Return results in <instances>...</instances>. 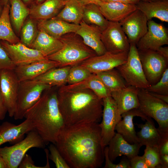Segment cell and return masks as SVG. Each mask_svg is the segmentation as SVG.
<instances>
[{"label": "cell", "mask_w": 168, "mask_h": 168, "mask_svg": "<svg viewBox=\"0 0 168 168\" xmlns=\"http://www.w3.org/2000/svg\"><path fill=\"white\" fill-rule=\"evenodd\" d=\"M71 67L65 66L52 68L34 80L51 87L62 86L67 83Z\"/></svg>", "instance_id": "obj_31"}, {"label": "cell", "mask_w": 168, "mask_h": 168, "mask_svg": "<svg viewBox=\"0 0 168 168\" xmlns=\"http://www.w3.org/2000/svg\"><path fill=\"white\" fill-rule=\"evenodd\" d=\"M141 129L137 133L139 143L142 146H149L158 148L161 138V133L156 128L151 119L145 123L136 124Z\"/></svg>", "instance_id": "obj_28"}, {"label": "cell", "mask_w": 168, "mask_h": 168, "mask_svg": "<svg viewBox=\"0 0 168 168\" xmlns=\"http://www.w3.org/2000/svg\"><path fill=\"white\" fill-rule=\"evenodd\" d=\"M62 0L65 3L66 2H67L70 0Z\"/></svg>", "instance_id": "obj_59"}, {"label": "cell", "mask_w": 168, "mask_h": 168, "mask_svg": "<svg viewBox=\"0 0 168 168\" xmlns=\"http://www.w3.org/2000/svg\"><path fill=\"white\" fill-rule=\"evenodd\" d=\"M138 89L132 86H127L111 92V96L116 104L120 115L129 110L138 108Z\"/></svg>", "instance_id": "obj_23"}, {"label": "cell", "mask_w": 168, "mask_h": 168, "mask_svg": "<svg viewBox=\"0 0 168 168\" xmlns=\"http://www.w3.org/2000/svg\"><path fill=\"white\" fill-rule=\"evenodd\" d=\"M152 95L156 98L168 103V95H164L149 92Z\"/></svg>", "instance_id": "obj_48"}, {"label": "cell", "mask_w": 168, "mask_h": 168, "mask_svg": "<svg viewBox=\"0 0 168 168\" xmlns=\"http://www.w3.org/2000/svg\"><path fill=\"white\" fill-rule=\"evenodd\" d=\"M135 5L137 9L145 15L148 21L156 18L168 22V0L151 2L140 0Z\"/></svg>", "instance_id": "obj_27"}, {"label": "cell", "mask_w": 168, "mask_h": 168, "mask_svg": "<svg viewBox=\"0 0 168 168\" xmlns=\"http://www.w3.org/2000/svg\"><path fill=\"white\" fill-rule=\"evenodd\" d=\"M10 3L9 17L14 30L19 33L26 19L29 15L30 9L22 0H9Z\"/></svg>", "instance_id": "obj_32"}, {"label": "cell", "mask_w": 168, "mask_h": 168, "mask_svg": "<svg viewBox=\"0 0 168 168\" xmlns=\"http://www.w3.org/2000/svg\"><path fill=\"white\" fill-rule=\"evenodd\" d=\"M63 44L59 38L53 37L44 31L39 30L29 47L36 49L47 57L60 49Z\"/></svg>", "instance_id": "obj_26"}, {"label": "cell", "mask_w": 168, "mask_h": 168, "mask_svg": "<svg viewBox=\"0 0 168 168\" xmlns=\"http://www.w3.org/2000/svg\"><path fill=\"white\" fill-rule=\"evenodd\" d=\"M147 31L136 45L138 50L157 51L168 44V31L163 24L151 20L148 21Z\"/></svg>", "instance_id": "obj_14"}, {"label": "cell", "mask_w": 168, "mask_h": 168, "mask_svg": "<svg viewBox=\"0 0 168 168\" xmlns=\"http://www.w3.org/2000/svg\"><path fill=\"white\" fill-rule=\"evenodd\" d=\"M1 42L16 66L48 59L39 51L21 42L14 44L4 41L1 40Z\"/></svg>", "instance_id": "obj_16"}, {"label": "cell", "mask_w": 168, "mask_h": 168, "mask_svg": "<svg viewBox=\"0 0 168 168\" xmlns=\"http://www.w3.org/2000/svg\"><path fill=\"white\" fill-rule=\"evenodd\" d=\"M96 74L111 92L128 86L116 68Z\"/></svg>", "instance_id": "obj_35"}, {"label": "cell", "mask_w": 168, "mask_h": 168, "mask_svg": "<svg viewBox=\"0 0 168 168\" xmlns=\"http://www.w3.org/2000/svg\"><path fill=\"white\" fill-rule=\"evenodd\" d=\"M164 57L168 59V47H160L156 51Z\"/></svg>", "instance_id": "obj_49"}, {"label": "cell", "mask_w": 168, "mask_h": 168, "mask_svg": "<svg viewBox=\"0 0 168 168\" xmlns=\"http://www.w3.org/2000/svg\"><path fill=\"white\" fill-rule=\"evenodd\" d=\"M161 133V140L158 147L160 155L168 154V132Z\"/></svg>", "instance_id": "obj_44"}, {"label": "cell", "mask_w": 168, "mask_h": 168, "mask_svg": "<svg viewBox=\"0 0 168 168\" xmlns=\"http://www.w3.org/2000/svg\"><path fill=\"white\" fill-rule=\"evenodd\" d=\"M102 100V119L99 125L100 128L101 143L105 148L114 136L115 126L122 117L111 96L104 98Z\"/></svg>", "instance_id": "obj_10"}, {"label": "cell", "mask_w": 168, "mask_h": 168, "mask_svg": "<svg viewBox=\"0 0 168 168\" xmlns=\"http://www.w3.org/2000/svg\"><path fill=\"white\" fill-rule=\"evenodd\" d=\"M121 116L122 118L117 123L115 130L129 143H139L133 123V118L135 116H138L144 121L151 118L145 115L138 108L125 112Z\"/></svg>", "instance_id": "obj_17"}, {"label": "cell", "mask_w": 168, "mask_h": 168, "mask_svg": "<svg viewBox=\"0 0 168 168\" xmlns=\"http://www.w3.org/2000/svg\"><path fill=\"white\" fill-rule=\"evenodd\" d=\"M7 110L0 92V120H3Z\"/></svg>", "instance_id": "obj_46"}, {"label": "cell", "mask_w": 168, "mask_h": 168, "mask_svg": "<svg viewBox=\"0 0 168 168\" xmlns=\"http://www.w3.org/2000/svg\"><path fill=\"white\" fill-rule=\"evenodd\" d=\"M59 38L63 44V47L47 58L58 62L60 67L79 64L96 55L93 50L84 43L80 37L75 33H68Z\"/></svg>", "instance_id": "obj_4"}, {"label": "cell", "mask_w": 168, "mask_h": 168, "mask_svg": "<svg viewBox=\"0 0 168 168\" xmlns=\"http://www.w3.org/2000/svg\"><path fill=\"white\" fill-rule=\"evenodd\" d=\"M18 167L19 168H49L50 166L49 164L47 163H46V165L44 166H35L31 156L26 154L20 163Z\"/></svg>", "instance_id": "obj_43"}, {"label": "cell", "mask_w": 168, "mask_h": 168, "mask_svg": "<svg viewBox=\"0 0 168 168\" xmlns=\"http://www.w3.org/2000/svg\"><path fill=\"white\" fill-rule=\"evenodd\" d=\"M98 6L105 18L114 22H120L137 9L136 5L131 3L101 2Z\"/></svg>", "instance_id": "obj_22"}, {"label": "cell", "mask_w": 168, "mask_h": 168, "mask_svg": "<svg viewBox=\"0 0 168 168\" xmlns=\"http://www.w3.org/2000/svg\"><path fill=\"white\" fill-rule=\"evenodd\" d=\"M0 168H7L6 163L3 158L0 155Z\"/></svg>", "instance_id": "obj_52"}, {"label": "cell", "mask_w": 168, "mask_h": 168, "mask_svg": "<svg viewBox=\"0 0 168 168\" xmlns=\"http://www.w3.org/2000/svg\"><path fill=\"white\" fill-rule=\"evenodd\" d=\"M101 2H122L126 3H132L128 0H100Z\"/></svg>", "instance_id": "obj_51"}, {"label": "cell", "mask_w": 168, "mask_h": 168, "mask_svg": "<svg viewBox=\"0 0 168 168\" xmlns=\"http://www.w3.org/2000/svg\"><path fill=\"white\" fill-rule=\"evenodd\" d=\"M83 4L86 5L89 4H94L98 5L101 2L100 0H81Z\"/></svg>", "instance_id": "obj_50"}, {"label": "cell", "mask_w": 168, "mask_h": 168, "mask_svg": "<svg viewBox=\"0 0 168 168\" xmlns=\"http://www.w3.org/2000/svg\"><path fill=\"white\" fill-rule=\"evenodd\" d=\"M168 168V154L160 155L159 163L156 168Z\"/></svg>", "instance_id": "obj_47"}, {"label": "cell", "mask_w": 168, "mask_h": 168, "mask_svg": "<svg viewBox=\"0 0 168 168\" xmlns=\"http://www.w3.org/2000/svg\"><path fill=\"white\" fill-rule=\"evenodd\" d=\"M142 1L144 2H155L159 1H161L162 0H141Z\"/></svg>", "instance_id": "obj_55"}, {"label": "cell", "mask_w": 168, "mask_h": 168, "mask_svg": "<svg viewBox=\"0 0 168 168\" xmlns=\"http://www.w3.org/2000/svg\"><path fill=\"white\" fill-rule=\"evenodd\" d=\"M128 86L146 89L150 84L144 75L136 45L130 44L127 60L115 68Z\"/></svg>", "instance_id": "obj_7"}, {"label": "cell", "mask_w": 168, "mask_h": 168, "mask_svg": "<svg viewBox=\"0 0 168 168\" xmlns=\"http://www.w3.org/2000/svg\"><path fill=\"white\" fill-rule=\"evenodd\" d=\"M138 109L147 117L157 123L158 128L168 132V103L156 98L143 89H138Z\"/></svg>", "instance_id": "obj_6"}, {"label": "cell", "mask_w": 168, "mask_h": 168, "mask_svg": "<svg viewBox=\"0 0 168 168\" xmlns=\"http://www.w3.org/2000/svg\"><path fill=\"white\" fill-rule=\"evenodd\" d=\"M147 22L145 15L137 9L119 22L130 44L136 45L147 31Z\"/></svg>", "instance_id": "obj_15"}, {"label": "cell", "mask_w": 168, "mask_h": 168, "mask_svg": "<svg viewBox=\"0 0 168 168\" xmlns=\"http://www.w3.org/2000/svg\"><path fill=\"white\" fill-rule=\"evenodd\" d=\"M58 87V107L65 125L98 123L102 116V99L89 89Z\"/></svg>", "instance_id": "obj_2"}, {"label": "cell", "mask_w": 168, "mask_h": 168, "mask_svg": "<svg viewBox=\"0 0 168 168\" xmlns=\"http://www.w3.org/2000/svg\"><path fill=\"white\" fill-rule=\"evenodd\" d=\"M20 42L29 47L35 40L38 32L36 24L30 18L25 21L21 30Z\"/></svg>", "instance_id": "obj_36"}, {"label": "cell", "mask_w": 168, "mask_h": 168, "mask_svg": "<svg viewBox=\"0 0 168 168\" xmlns=\"http://www.w3.org/2000/svg\"><path fill=\"white\" fill-rule=\"evenodd\" d=\"M145 77L150 85L157 83L168 68V59L156 51L138 50Z\"/></svg>", "instance_id": "obj_9"}, {"label": "cell", "mask_w": 168, "mask_h": 168, "mask_svg": "<svg viewBox=\"0 0 168 168\" xmlns=\"http://www.w3.org/2000/svg\"><path fill=\"white\" fill-rule=\"evenodd\" d=\"M143 156L149 168H156L159 163L160 154L157 148L146 146Z\"/></svg>", "instance_id": "obj_38"}, {"label": "cell", "mask_w": 168, "mask_h": 168, "mask_svg": "<svg viewBox=\"0 0 168 168\" xmlns=\"http://www.w3.org/2000/svg\"><path fill=\"white\" fill-rule=\"evenodd\" d=\"M50 155L49 158L55 164L57 168H70L55 145L51 144L49 147Z\"/></svg>", "instance_id": "obj_40"}, {"label": "cell", "mask_w": 168, "mask_h": 168, "mask_svg": "<svg viewBox=\"0 0 168 168\" xmlns=\"http://www.w3.org/2000/svg\"><path fill=\"white\" fill-rule=\"evenodd\" d=\"M24 118L31 121L34 130L45 143L55 144L58 134L65 125L58 107L57 90L54 87L45 90L27 110Z\"/></svg>", "instance_id": "obj_3"}, {"label": "cell", "mask_w": 168, "mask_h": 168, "mask_svg": "<svg viewBox=\"0 0 168 168\" xmlns=\"http://www.w3.org/2000/svg\"><path fill=\"white\" fill-rule=\"evenodd\" d=\"M92 73L80 64L71 66L67 80V83L71 85L80 82L89 77Z\"/></svg>", "instance_id": "obj_37"}, {"label": "cell", "mask_w": 168, "mask_h": 168, "mask_svg": "<svg viewBox=\"0 0 168 168\" xmlns=\"http://www.w3.org/2000/svg\"><path fill=\"white\" fill-rule=\"evenodd\" d=\"M128 53L114 54L106 51L102 55L89 58L80 64L91 73L96 74L115 68L125 63Z\"/></svg>", "instance_id": "obj_13"}, {"label": "cell", "mask_w": 168, "mask_h": 168, "mask_svg": "<svg viewBox=\"0 0 168 168\" xmlns=\"http://www.w3.org/2000/svg\"><path fill=\"white\" fill-rule=\"evenodd\" d=\"M9 2V0H0V3L3 6H4L8 4Z\"/></svg>", "instance_id": "obj_53"}, {"label": "cell", "mask_w": 168, "mask_h": 168, "mask_svg": "<svg viewBox=\"0 0 168 168\" xmlns=\"http://www.w3.org/2000/svg\"><path fill=\"white\" fill-rule=\"evenodd\" d=\"M75 33L82 38L84 43L100 55L107 51L101 39L102 30L98 27L88 25L83 21L79 24Z\"/></svg>", "instance_id": "obj_19"}, {"label": "cell", "mask_w": 168, "mask_h": 168, "mask_svg": "<svg viewBox=\"0 0 168 168\" xmlns=\"http://www.w3.org/2000/svg\"><path fill=\"white\" fill-rule=\"evenodd\" d=\"M1 5L0 3V16H1V13H2V8H1Z\"/></svg>", "instance_id": "obj_58"}, {"label": "cell", "mask_w": 168, "mask_h": 168, "mask_svg": "<svg viewBox=\"0 0 168 168\" xmlns=\"http://www.w3.org/2000/svg\"><path fill=\"white\" fill-rule=\"evenodd\" d=\"M15 67L0 41V70L5 69L14 70Z\"/></svg>", "instance_id": "obj_41"}, {"label": "cell", "mask_w": 168, "mask_h": 168, "mask_svg": "<svg viewBox=\"0 0 168 168\" xmlns=\"http://www.w3.org/2000/svg\"><path fill=\"white\" fill-rule=\"evenodd\" d=\"M33 130L34 126L28 119L17 125L5 122L0 126V146L7 142L20 141L25 134Z\"/></svg>", "instance_id": "obj_21"}, {"label": "cell", "mask_w": 168, "mask_h": 168, "mask_svg": "<svg viewBox=\"0 0 168 168\" xmlns=\"http://www.w3.org/2000/svg\"><path fill=\"white\" fill-rule=\"evenodd\" d=\"M19 83L14 70H0V92L11 117L14 116L16 110Z\"/></svg>", "instance_id": "obj_11"}, {"label": "cell", "mask_w": 168, "mask_h": 168, "mask_svg": "<svg viewBox=\"0 0 168 168\" xmlns=\"http://www.w3.org/2000/svg\"><path fill=\"white\" fill-rule=\"evenodd\" d=\"M85 5L81 0H70L55 17L68 23L79 25L82 21Z\"/></svg>", "instance_id": "obj_29"}, {"label": "cell", "mask_w": 168, "mask_h": 168, "mask_svg": "<svg viewBox=\"0 0 168 168\" xmlns=\"http://www.w3.org/2000/svg\"><path fill=\"white\" fill-rule=\"evenodd\" d=\"M65 3L62 0H45L33 5L30 9L29 15L32 19L48 20L56 16Z\"/></svg>", "instance_id": "obj_25"}, {"label": "cell", "mask_w": 168, "mask_h": 168, "mask_svg": "<svg viewBox=\"0 0 168 168\" xmlns=\"http://www.w3.org/2000/svg\"><path fill=\"white\" fill-rule=\"evenodd\" d=\"M145 90L150 92L168 95V68L165 70L157 83L150 85Z\"/></svg>", "instance_id": "obj_39"}, {"label": "cell", "mask_w": 168, "mask_h": 168, "mask_svg": "<svg viewBox=\"0 0 168 168\" xmlns=\"http://www.w3.org/2000/svg\"><path fill=\"white\" fill-rule=\"evenodd\" d=\"M10 5L3 6L0 16V40L14 44L20 42L13 29L9 17Z\"/></svg>", "instance_id": "obj_33"}, {"label": "cell", "mask_w": 168, "mask_h": 168, "mask_svg": "<svg viewBox=\"0 0 168 168\" xmlns=\"http://www.w3.org/2000/svg\"><path fill=\"white\" fill-rule=\"evenodd\" d=\"M55 145L70 168H99L105 159L98 123L65 125Z\"/></svg>", "instance_id": "obj_1"}, {"label": "cell", "mask_w": 168, "mask_h": 168, "mask_svg": "<svg viewBox=\"0 0 168 168\" xmlns=\"http://www.w3.org/2000/svg\"><path fill=\"white\" fill-rule=\"evenodd\" d=\"M45 142L37 132L33 130L26 137L10 147H0V155L3 158L7 168H17L27 151L36 147L44 148Z\"/></svg>", "instance_id": "obj_5"}, {"label": "cell", "mask_w": 168, "mask_h": 168, "mask_svg": "<svg viewBox=\"0 0 168 168\" xmlns=\"http://www.w3.org/2000/svg\"><path fill=\"white\" fill-rule=\"evenodd\" d=\"M107 146L108 157L113 162L118 157L123 155L130 159L138 155L142 146L138 143H129L117 133L110 141Z\"/></svg>", "instance_id": "obj_20"}, {"label": "cell", "mask_w": 168, "mask_h": 168, "mask_svg": "<svg viewBox=\"0 0 168 168\" xmlns=\"http://www.w3.org/2000/svg\"><path fill=\"white\" fill-rule=\"evenodd\" d=\"M82 21L88 25L98 27L102 31L109 23L102 14L99 6L94 4L85 5Z\"/></svg>", "instance_id": "obj_34"}, {"label": "cell", "mask_w": 168, "mask_h": 168, "mask_svg": "<svg viewBox=\"0 0 168 168\" xmlns=\"http://www.w3.org/2000/svg\"><path fill=\"white\" fill-rule=\"evenodd\" d=\"M79 26L68 22L56 17L48 20L39 21L38 24L39 30H42L57 38L68 33H75Z\"/></svg>", "instance_id": "obj_24"}, {"label": "cell", "mask_w": 168, "mask_h": 168, "mask_svg": "<svg viewBox=\"0 0 168 168\" xmlns=\"http://www.w3.org/2000/svg\"><path fill=\"white\" fill-rule=\"evenodd\" d=\"M63 86L69 89H90L102 99L111 96V92L96 74L92 73L88 77L78 83L71 85L66 84Z\"/></svg>", "instance_id": "obj_30"}, {"label": "cell", "mask_w": 168, "mask_h": 168, "mask_svg": "<svg viewBox=\"0 0 168 168\" xmlns=\"http://www.w3.org/2000/svg\"><path fill=\"white\" fill-rule=\"evenodd\" d=\"M134 4H136L138 2L141 0H128Z\"/></svg>", "instance_id": "obj_54"}, {"label": "cell", "mask_w": 168, "mask_h": 168, "mask_svg": "<svg viewBox=\"0 0 168 168\" xmlns=\"http://www.w3.org/2000/svg\"><path fill=\"white\" fill-rule=\"evenodd\" d=\"M108 147L106 146L104 149L105 165L104 168H128L129 166L128 161L125 158H123L120 162L117 164L113 163L109 159L108 155Z\"/></svg>", "instance_id": "obj_42"}, {"label": "cell", "mask_w": 168, "mask_h": 168, "mask_svg": "<svg viewBox=\"0 0 168 168\" xmlns=\"http://www.w3.org/2000/svg\"><path fill=\"white\" fill-rule=\"evenodd\" d=\"M45 0H36V2L38 3H41L45 1Z\"/></svg>", "instance_id": "obj_57"}, {"label": "cell", "mask_w": 168, "mask_h": 168, "mask_svg": "<svg viewBox=\"0 0 168 168\" xmlns=\"http://www.w3.org/2000/svg\"><path fill=\"white\" fill-rule=\"evenodd\" d=\"M58 67H60L58 62L47 59L16 66L14 71L20 82L34 80L49 70Z\"/></svg>", "instance_id": "obj_18"}, {"label": "cell", "mask_w": 168, "mask_h": 168, "mask_svg": "<svg viewBox=\"0 0 168 168\" xmlns=\"http://www.w3.org/2000/svg\"><path fill=\"white\" fill-rule=\"evenodd\" d=\"M51 87L34 80L20 82L14 119L23 118L27 110L38 101L45 90Z\"/></svg>", "instance_id": "obj_8"}, {"label": "cell", "mask_w": 168, "mask_h": 168, "mask_svg": "<svg viewBox=\"0 0 168 168\" xmlns=\"http://www.w3.org/2000/svg\"><path fill=\"white\" fill-rule=\"evenodd\" d=\"M101 39L107 51L118 54L129 51L130 44L119 22L109 21L102 31Z\"/></svg>", "instance_id": "obj_12"}, {"label": "cell", "mask_w": 168, "mask_h": 168, "mask_svg": "<svg viewBox=\"0 0 168 168\" xmlns=\"http://www.w3.org/2000/svg\"><path fill=\"white\" fill-rule=\"evenodd\" d=\"M25 3H28L30 2L31 0H22Z\"/></svg>", "instance_id": "obj_56"}, {"label": "cell", "mask_w": 168, "mask_h": 168, "mask_svg": "<svg viewBox=\"0 0 168 168\" xmlns=\"http://www.w3.org/2000/svg\"><path fill=\"white\" fill-rule=\"evenodd\" d=\"M129 159L131 168H149L142 156L137 155Z\"/></svg>", "instance_id": "obj_45"}]
</instances>
